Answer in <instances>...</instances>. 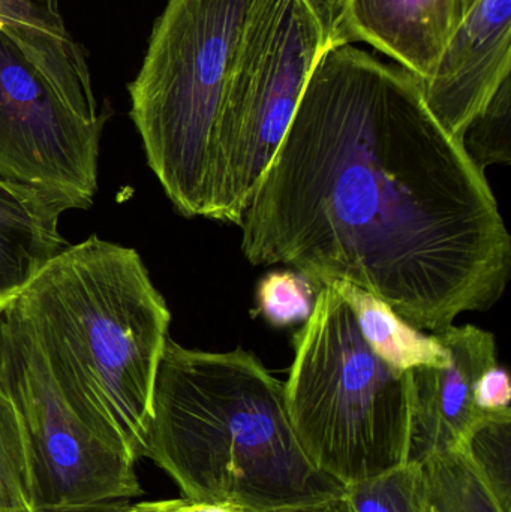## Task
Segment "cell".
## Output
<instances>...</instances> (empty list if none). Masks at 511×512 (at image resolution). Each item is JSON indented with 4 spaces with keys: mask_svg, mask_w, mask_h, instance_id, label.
I'll list each match as a JSON object with an SVG mask.
<instances>
[{
    "mask_svg": "<svg viewBox=\"0 0 511 512\" xmlns=\"http://www.w3.org/2000/svg\"><path fill=\"white\" fill-rule=\"evenodd\" d=\"M240 228L251 264L351 283L420 331L491 309L510 277L485 171L416 75L351 44L324 51Z\"/></svg>",
    "mask_w": 511,
    "mask_h": 512,
    "instance_id": "obj_1",
    "label": "cell"
},
{
    "mask_svg": "<svg viewBox=\"0 0 511 512\" xmlns=\"http://www.w3.org/2000/svg\"><path fill=\"white\" fill-rule=\"evenodd\" d=\"M143 459L183 498L245 512L302 510L345 493L300 445L284 382L242 348L197 351L168 339Z\"/></svg>",
    "mask_w": 511,
    "mask_h": 512,
    "instance_id": "obj_2",
    "label": "cell"
},
{
    "mask_svg": "<svg viewBox=\"0 0 511 512\" xmlns=\"http://www.w3.org/2000/svg\"><path fill=\"white\" fill-rule=\"evenodd\" d=\"M9 304L87 427L143 459L171 313L138 252L96 236L66 246Z\"/></svg>",
    "mask_w": 511,
    "mask_h": 512,
    "instance_id": "obj_3",
    "label": "cell"
},
{
    "mask_svg": "<svg viewBox=\"0 0 511 512\" xmlns=\"http://www.w3.org/2000/svg\"><path fill=\"white\" fill-rule=\"evenodd\" d=\"M284 391L300 445L324 474L348 486L407 465L408 373L372 351L353 310L327 283L294 334Z\"/></svg>",
    "mask_w": 511,
    "mask_h": 512,
    "instance_id": "obj_4",
    "label": "cell"
},
{
    "mask_svg": "<svg viewBox=\"0 0 511 512\" xmlns=\"http://www.w3.org/2000/svg\"><path fill=\"white\" fill-rule=\"evenodd\" d=\"M257 0H168L153 26L131 117L177 212L207 218L225 84Z\"/></svg>",
    "mask_w": 511,
    "mask_h": 512,
    "instance_id": "obj_5",
    "label": "cell"
},
{
    "mask_svg": "<svg viewBox=\"0 0 511 512\" xmlns=\"http://www.w3.org/2000/svg\"><path fill=\"white\" fill-rule=\"evenodd\" d=\"M342 44L338 0H257L216 123L207 219L242 224L321 56Z\"/></svg>",
    "mask_w": 511,
    "mask_h": 512,
    "instance_id": "obj_6",
    "label": "cell"
},
{
    "mask_svg": "<svg viewBox=\"0 0 511 512\" xmlns=\"http://www.w3.org/2000/svg\"><path fill=\"white\" fill-rule=\"evenodd\" d=\"M0 391L17 409L36 507H89L143 496L135 465L101 441L54 381L11 304L0 312Z\"/></svg>",
    "mask_w": 511,
    "mask_h": 512,
    "instance_id": "obj_7",
    "label": "cell"
},
{
    "mask_svg": "<svg viewBox=\"0 0 511 512\" xmlns=\"http://www.w3.org/2000/svg\"><path fill=\"white\" fill-rule=\"evenodd\" d=\"M108 116L75 113L41 72L0 32V177L41 189L86 210L98 191Z\"/></svg>",
    "mask_w": 511,
    "mask_h": 512,
    "instance_id": "obj_8",
    "label": "cell"
},
{
    "mask_svg": "<svg viewBox=\"0 0 511 512\" xmlns=\"http://www.w3.org/2000/svg\"><path fill=\"white\" fill-rule=\"evenodd\" d=\"M432 336L446 351L447 363L407 372L411 403L408 463L461 448L470 430L488 414L477 408V381L498 364L494 334L476 325H450Z\"/></svg>",
    "mask_w": 511,
    "mask_h": 512,
    "instance_id": "obj_9",
    "label": "cell"
},
{
    "mask_svg": "<svg viewBox=\"0 0 511 512\" xmlns=\"http://www.w3.org/2000/svg\"><path fill=\"white\" fill-rule=\"evenodd\" d=\"M511 71V0H479L453 33L434 75L420 81L438 122L462 143Z\"/></svg>",
    "mask_w": 511,
    "mask_h": 512,
    "instance_id": "obj_10",
    "label": "cell"
},
{
    "mask_svg": "<svg viewBox=\"0 0 511 512\" xmlns=\"http://www.w3.org/2000/svg\"><path fill=\"white\" fill-rule=\"evenodd\" d=\"M458 29L444 0H338L342 44L366 42L426 81Z\"/></svg>",
    "mask_w": 511,
    "mask_h": 512,
    "instance_id": "obj_11",
    "label": "cell"
},
{
    "mask_svg": "<svg viewBox=\"0 0 511 512\" xmlns=\"http://www.w3.org/2000/svg\"><path fill=\"white\" fill-rule=\"evenodd\" d=\"M0 32L84 119L99 120L89 65L66 29L59 0H0Z\"/></svg>",
    "mask_w": 511,
    "mask_h": 512,
    "instance_id": "obj_12",
    "label": "cell"
},
{
    "mask_svg": "<svg viewBox=\"0 0 511 512\" xmlns=\"http://www.w3.org/2000/svg\"><path fill=\"white\" fill-rule=\"evenodd\" d=\"M74 207L0 177V312L63 248L60 216Z\"/></svg>",
    "mask_w": 511,
    "mask_h": 512,
    "instance_id": "obj_13",
    "label": "cell"
},
{
    "mask_svg": "<svg viewBox=\"0 0 511 512\" xmlns=\"http://www.w3.org/2000/svg\"><path fill=\"white\" fill-rule=\"evenodd\" d=\"M327 285L347 301L372 351L393 369L408 372L416 367L446 366V351L435 337L408 324L380 298L341 280Z\"/></svg>",
    "mask_w": 511,
    "mask_h": 512,
    "instance_id": "obj_14",
    "label": "cell"
},
{
    "mask_svg": "<svg viewBox=\"0 0 511 512\" xmlns=\"http://www.w3.org/2000/svg\"><path fill=\"white\" fill-rule=\"evenodd\" d=\"M414 465L419 512H504L461 450L434 454Z\"/></svg>",
    "mask_w": 511,
    "mask_h": 512,
    "instance_id": "obj_15",
    "label": "cell"
},
{
    "mask_svg": "<svg viewBox=\"0 0 511 512\" xmlns=\"http://www.w3.org/2000/svg\"><path fill=\"white\" fill-rule=\"evenodd\" d=\"M459 450L485 481L504 512H510L511 409L483 415Z\"/></svg>",
    "mask_w": 511,
    "mask_h": 512,
    "instance_id": "obj_16",
    "label": "cell"
},
{
    "mask_svg": "<svg viewBox=\"0 0 511 512\" xmlns=\"http://www.w3.org/2000/svg\"><path fill=\"white\" fill-rule=\"evenodd\" d=\"M29 448L17 409L0 391V511L32 510Z\"/></svg>",
    "mask_w": 511,
    "mask_h": 512,
    "instance_id": "obj_17",
    "label": "cell"
},
{
    "mask_svg": "<svg viewBox=\"0 0 511 512\" xmlns=\"http://www.w3.org/2000/svg\"><path fill=\"white\" fill-rule=\"evenodd\" d=\"M317 292V283L299 271H272L258 283L257 313L273 327L306 322L314 310Z\"/></svg>",
    "mask_w": 511,
    "mask_h": 512,
    "instance_id": "obj_18",
    "label": "cell"
},
{
    "mask_svg": "<svg viewBox=\"0 0 511 512\" xmlns=\"http://www.w3.org/2000/svg\"><path fill=\"white\" fill-rule=\"evenodd\" d=\"M462 144L482 171L491 165L510 164V80L471 122Z\"/></svg>",
    "mask_w": 511,
    "mask_h": 512,
    "instance_id": "obj_19",
    "label": "cell"
},
{
    "mask_svg": "<svg viewBox=\"0 0 511 512\" xmlns=\"http://www.w3.org/2000/svg\"><path fill=\"white\" fill-rule=\"evenodd\" d=\"M345 496L356 512H419L417 466H399L377 477L345 486Z\"/></svg>",
    "mask_w": 511,
    "mask_h": 512,
    "instance_id": "obj_20",
    "label": "cell"
},
{
    "mask_svg": "<svg viewBox=\"0 0 511 512\" xmlns=\"http://www.w3.org/2000/svg\"><path fill=\"white\" fill-rule=\"evenodd\" d=\"M476 405L483 412L509 411L511 400L510 376L500 364L486 370L474 390Z\"/></svg>",
    "mask_w": 511,
    "mask_h": 512,
    "instance_id": "obj_21",
    "label": "cell"
},
{
    "mask_svg": "<svg viewBox=\"0 0 511 512\" xmlns=\"http://www.w3.org/2000/svg\"><path fill=\"white\" fill-rule=\"evenodd\" d=\"M134 512H245L230 505L177 498L134 504Z\"/></svg>",
    "mask_w": 511,
    "mask_h": 512,
    "instance_id": "obj_22",
    "label": "cell"
},
{
    "mask_svg": "<svg viewBox=\"0 0 511 512\" xmlns=\"http://www.w3.org/2000/svg\"><path fill=\"white\" fill-rule=\"evenodd\" d=\"M290 512H356L353 505L348 501L347 496L329 499V501L320 502V504L311 505V507L302 508V510Z\"/></svg>",
    "mask_w": 511,
    "mask_h": 512,
    "instance_id": "obj_23",
    "label": "cell"
},
{
    "mask_svg": "<svg viewBox=\"0 0 511 512\" xmlns=\"http://www.w3.org/2000/svg\"><path fill=\"white\" fill-rule=\"evenodd\" d=\"M102 505H89V507H36L32 510H9L0 512H98Z\"/></svg>",
    "mask_w": 511,
    "mask_h": 512,
    "instance_id": "obj_24",
    "label": "cell"
},
{
    "mask_svg": "<svg viewBox=\"0 0 511 512\" xmlns=\"http://www.w3.org/2000/svg\"><path fill=\"white\" fill-rule=\"evenodd\" d=\"M98 512H134V504L131 502H111L102 505Z\"/></svg>",
    "mask_w": 511,
    "mask_h": 512,
    "instance_id": "obj_25",
    "label": "cell"
},
{
    "mask_svg": "<svg viewBox=\"0 0 511 512\" xmlns=\"http://www.w3.org/2000/svg\"><path fill=\"white\" fill-rule=\"evenodd\" d=\"M477 2H479V0H458L459 24H461V21L467 17L468 12L474 8V5H476Z\"/></svg>",
    "mask_w": 511,
    "mask_h": 512,
    "instance_id": "obj_26",
    "label": "cell"
}]
</instances>
